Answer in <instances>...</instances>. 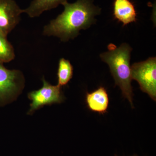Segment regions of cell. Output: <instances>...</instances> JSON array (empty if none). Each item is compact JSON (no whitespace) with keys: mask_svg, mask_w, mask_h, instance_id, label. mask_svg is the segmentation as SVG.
I'll return each instance as SVG.
<instances>
[{"mask_svg":"<svg viewBox=\"0 0 156 156\" xmlns=\"http://www.w3.org/2000/svg\"><path fill=\"white\" fill-rule=\"evenodd\" d=\"M131 78L138 82L140 89L154 101L156 100V58L136 62L131 66Z\"/></svg>","mask_w":156,"mask_h":156,"instance_id":"cell-3","label":"cell"},{"mask_svg":"<svg viewBox=\"0 0 156 156\" xmlns=\"http://www.w3.org/2000/svg\"><path fill=\"white\" fill-rule=\"evenodd\" d=\"M73 73V68L70 62L65 58H60L57 71V85L61 87L66 86L72 78Z\"/></svg>","mask_w":156,"mask_h":156,"instance_id":"cell-10","label":"cell"},{"mask_svg":"<svg viewBox=\"0 0 156 156\" xmlns=\"http://www.w3.org/2000/svg\"><path fill=\"white\" fill-rule=\"evenodd\" d=\"M113 15L116 19L123 23V26L136 20V10L130 0H114Z\"/></svg>","mask_w":156,"mask_h":156,"instance_id":"cell-8","label":"cell"},{"mask_svg":"<svg viewBox=\"0 0 156 156\" xmlns=\"http://www.w3.org/2000/svg\"><path fill=\"white\" fill-rule=\"evenodd\" d=\"M86 101L90 110L104 114L107 111L109 101L106 89L101 87L91 93L88 92L86 95Z\"/></svg>","mask_w":156,"mask_h":156,"instance_id":"cell-7","label":"cell"},{"mask_svg":"<svg viewBox=\"0 0 156 156\" xmlns=\"http://www.w3.org/2000/svg\"><path fill=\"white\" fill-rule=\"evenodd\" d=\"M64 10L43 29V34L59 38L62 42L68 41L78 36L80 30L89 28L95 23V17L101 9L93 4V0H77L62 4Z\"/></svg>","mask_w":156,"mask_h":156,"instance_id":"cell-1","label":"cell"},{"mask_svg":"<svg viewBox=\"0 0 156 156\" xmlns=\"http://www.w3.org/2000/svg\"><path fill=\"white\" fill-rule=\"evenodd\" d=\"M115 156H118L115 155ZM138 156L136 155H134V156Z\"/></svg>","mask_w":156,"mask_h":156,"instance_id":"cell-12","label":"cell"},{"mask_svg":"<svg viewBox=\"0 0 156 156\" xmlns=\"http://www.w3.org/2000/svg\"><path fill=\"white\" fill-rule=\"evenodd\" d=\"M23 13L14 0H0V34L7 37L19 23Z\"/></svg>","mask_w":156,"mask_h":156,"instance_id":"cell-5","label":"cell"},{"mask_svg":"<svg viewBox=\"0 0 156 156\" xmlns=\"http://www.w3.org/2000/svg\"><path fill=\"white\" fill-rule=\"evenodd\" d=\"M42 81L43 85L41 89L28 93V98L32 101L28 114H32L35 111L45 105L61 103L64 101L61 87L51 85L44 78Z\"/></svg>","mask_w":156,"mask_h":156,"instance_id":"cell-4","label":"cell"},{"mask_svg":"<svg viewBox=\"0 0 156 156\" xmlns=\"http://www.w3.org/2000/svg\"><path fill=\"white\" fill-rule=\"evenodd\" d=\"M108 51L100 54L102 61L108 65L115 85L122 90L123 96L129 101L131 107L133 103V89L131 86V53L132 48L124 43L120 47L113 44L108 46Z\"/></svg>","mask_w":156,"mask_h":156,"instance_id":"cell-2","label":"cell"},{"mask_svg":"<svg viewBox=\"0 0 156 156\" xmlns=\"http://www.w3.org/2000/svg\"><path fill=\"white\" fill-rule=\"evenodd\" d=\"M15 57L14 47L7 39V37L0 34V63H7Z\"/></svg>","mask_w":156,"mask_h":156,"instance_id":"cell-11","label":"cell"},{"mask_svg":"<svg viewBox=\"0 0 156 156\" xmlns=\"http://www.w3.org/2000/svg\"><path fill=\"white\" fill-rule=\"evenodd\" d=\"M24 80L18 70H10L0 63V99L14 95L22 89Z\"/></svg>","mask_w":156,"mask_h":156,"instance_id":"cell-6","label":"cell"},{"mask_svg":"<svg viewBox=\"0 0 156 156\" xmlns=\"http://www.w3.org/2000/svg\"><path fill=\"white\" fill-rule=\"evenodd\" d=\"M67 2V0H33L23 13L31 18L38 17L45 11L55 9L59 5Z\"/></svg>","mask_w":156,"mask_h":156,"instance_id":"cell-9","label":"cell"}]
</instances>
